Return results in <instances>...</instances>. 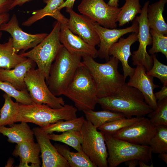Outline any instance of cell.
Masks as SVG:
<instances>
[{
	"label": "cell",
	"mask_w": 167,
	"mask_h": 167,
	"mask_svg": "<svg viewBox=\"0 0 167 167\" xmlns=\"http://www.w3.org/2000/svg\"><path fill=\"white\" fill-rule=\"evenodd\" d=\"M65 0H44L46 4L43 8L34 11L32 15L22 23V25L29 27L37 21L47 16L54 18L61 24H67L68 19L65 17L58 10Z\"/></svg>",
	"instance_id": "22"
},
{
	"label": "cell",
	"mask_w": 167,
	"mask_h": 167,
	"mask_svg": "<svg viewBox=\"0 0 167 167\" xmlns=\"http://www.w3.org/2000/svg\"><path fill=\"white\" fill-rule=\"evenodd\" d=\"M148 145L152 153L160 154L167 152V126H156L155 134L151 139Z\"/></svg>",
	"instance_id": "33"
},
{
	"label": "cell",
	"mask_w": 167,
	"mask_h": 167,
	"mask_svg": "<svg viewBox=\"0 0 167 167\" xmlns=\"http://www.w3.org/2000/svg\"><path fill=\"white\" fill-rule=\"evenodd\" d=\"M54 146L66 160L70 167H96L83 151L72 152L67 146L57 143Z\"/></svg>",
	"instance_id": "26"
},
{
	"label": "cell",
	"mask_w": 167,
	"mask_h": 167,
	"mask_svg": "<svg viewBox=\"0 0 167 167\" xmlns=\"http://www.w3.org/2000/svg\"><path fill=\"white\" fill-rule=\"evenodd\" d=\"M13 0H0V15L8 13Z\"/></svg>",
	"instance_id": "38"
},
{
	"label": "cell",
	"mask_w": 167,
	"mask_h": 167,
	"mask_svg": "<svg viewBox=\"0 0 167 167\" xmlns=\"http://www.w3.org/2000/svg\"><path fill=\"white\" fill-rule=\"evenodd\" d=\"M119 0H109L107 4L109 5L114 7H118Z\"/></svg>",
	"instance_id": "45"
},
{
	"label": "cell",
	"mask_w": 167,
	"mask_h": 167,
	"mask_svg": "<svg viewBox=\"0 0 167 167\" xmlns=\"http://www.w3.org/2000/svg\"><path fill=\"white\" fill-rule=\"evenodd\" d=\"M138 33L132 32L126 38H120L114 43L109 50V56L117 58L122 64L123 75L126 80L127 77L133 74L135 68L131 66L128 63L129 57L132 55L131 51V45L138 41Z\"/></svg>",
	"instance_id": "19"
},
{
	"label": "cell",
	"mask_w": 167,
	"mask_h": 167,
	"mask_svg": "<svg viewBox=\"0 0 167 167\" xmlns=\"http://www.w3.org/2000/svg\"><path fill=\"white\" fill-rule=\"evenodd\" d=\"M74 103L78 110H94L98 97L95 82L83 64L77 69L64 95Z\"/></svg>",
	"instance_id": "4"
},
{
	"label": "cell",
	"mask_w": 167,
	"mask_h": 167,
	"mask_svg": "<svg viewBox=\"0 0 167 167\" xmlns=\"http://www.w3.org/2000/svg\"><path fill=\"white\" fill-rule=\"evenodd\" d=\"M31 0H13L10 6V10L18 6H21Z\"/></svg>",
	"instance_id": "42"
},
{
	"label": "cell",
	"mask_w": 167,
	"mask_h": 167,
	"mask_svg": "<svg viewBox=\"0 0 167 167\" xmlns=\"http://www.w3.org/2000/svg\"><path fill=\"white\" fill-rule=\"evenodd\" d=\"M149 5V1L146 2L142 8L140 15L135 18L139 24L137 36L139 45L138 49L133 52L132 54L133 64L135 66L142 65L145 68L147 71L150 70L153 65L152 55H149L146 49L147 46L152 43L147 17Z\"/></svg>",
	"instance_id": "11"
},
{
	"label": "cell",
	"mask_w": 167,
	"mask_h": 167,
	"mask_svg": "<svg viewBox=\"0 0 167 167\" xmlns=\"http://www.w3.org/2000/svg\"><path fill=\"white\" fill-rule=\"evenodd\" d=\"M139 160L136 159H132L125 162V165L129 167H135L139 165Z\"/></svg>",
	"instance_id": "43"
},
{
	"label": "cell",
	"mask_w": 167,
	"mask_h": 167,
	"mask_svg": "<svg viewBox=\"0 0 167 167\" xmlns=\"http://www.w3.org/2000/svg\"><path fill=\"white\" fill-rule=\"evenodd\" d=\"M75 1V0H65L63 3L59 7L58 10L60 11L64 7L72 9Z\"/></svg>",
	"instance_id": "41"
},
{
	"label": "cell",
	"mask_w": 167,
	"mask_h": 167,
	"mask_svg": "<svg viewBox=\"0 0 167 167\" xmlns=\"http://www.w3.org/2000/svg\"><path fill=\"white\" fill-rule=\"evenodd\" d=\"M125 2L121 8L117 19L120 27L122 26L133 21L138 14H140L142 8L139 0H125Z\"/></svg>",
	"instance_id": "30"
},
{
	"label": "cell",
	"mask_w": 167,
	"mask_h": 167,
	"mask_svg": "<svg viewBox=\"0 0 167 167\" xmlns=\"http://www.w3.org/2000/svg\"><path fill=\"white\" fill-rule=\"evenodd\" d=\"M60 120L41 127L46 133L50 134L54 132H64L71 130L80 131L85 120L83 116L69 120Z\"/></svg>",
	"instance_id": "29"
},
{
	"label": "cell",
	"mask_w": 167,
	"mask_h": 167,
	"mask_svg": "<svg viewBox=\"0 0 167 167\" xmlns=\"http://www.w3.org/2000/svg\"><path fill=\"white\" fill-rule=\"evenodd\" d=\"M152 39V46L148 51L151 55L158 52L162 54L167 58V36L154 30L150 29Z\"/></svg>",
	"instance_id": "36"
},
{
	"label": "cell",
	"mask_w": 167,
	"mask_h": 167,
	"mask_svg": "<svg viewBox=\"0 0 167 167\" xmlns=\"http://www.w3.org/2000/svg\"><path fill=\"white\" fill-rule=\"evenodd\" d=\"M104 137L108 153V166L116 167L132 159L147 163L152 161V152L149 145L133 143L112 135H104Z\"/></svg>",
	"instance_id": "6"
},
{
	"label": "cell",
	"mask_w": 167,
	"mask_h": 167,
	"mask_svg": "<svg viewBox=\"0 0 167 167\" xmlns=\"http://www.w3.org/2000/svg\"><path fill=\"white\" fill-rule=\"evenodd\" d=\"M40 153L39 145L34 139L16 144L12 155L19 157V167H39L41 165Z\"/></svg>",
	"instance_id": "20"
},
{
	"label": "cell",
	"mask_w": 167,
	"mask_h": 167,
	"mask_svg": "<svg viewBox=\"0 0 167 167\" xmlns=\"http://www.w3.org/2000/svg\"><path fill=\"white\" fill-rule=\"evenodd\" d=\"M32 130L40 148L42 167H70L66 160L51 143L49 134L41 127H35Z\"/></svg>",
	"instance_id": "15"
},
{
	"label": "cell",
	"mask_w": 167,
	"mask_h": 167,
	"mask_svg": "<svg viewBox=\"0 0 167 167\" xmlns=\"http://www.w3.org/2000/svg\"><path fill=\"white\" fill-rule=\"evenodd\" d=\"M66 11L70 15L67 24L69 30L88 44L94 47L99 45L100 39L94 27V22L72 8H66Z\"/></svg>",
	"instance_id": "16"
},
{
	"label": "cell",
	"mask_w": 167,
	"mask_h": 167,
	"mask_svg": "<svg viewBox=\"0 0 167 167\" xmlns=\"http://www.w3.org/2000/svg\"><path fill=\"white\" fill-rule=\"evenodd\" d=\"M82 63L89 71L95 84L98 98L110 96L123 84L126 79L118 71L119 61L111 56L104 63H98L91 56L82 58Z\"/></svg>",
	"instance_id": "2"
},
{
	"label": "cell",
	"mask_w": 167,
	"mask_h": 167,
	"mask_svg": "<svg viewBox=\"0 0 167 167\" xmlns=\"http://www.w3.org/2000/svg\"><path fill=\"white\" fill-rule=\"evenodd\" d=\"M95 29L99 39V48L98 56L101 59L108 61L109 59V50L111 46L118 41L124 35L130 32L138 33L139 24L135 19L130 27L123 29L109 28L103 27L98 23L94 22Z\"/></svg>",
	"instance_id": "14"
},
{
	"label": "cell",
	"mask_w": 167,
	"mask_h": 167,
	"mask_svg": "<svg viewBox=\"0 0 167 167\" xmlns=\"http://www.w3.org/2000/svg\"><path fill=\"white\" fill-rule=\"evenodd\" d=\"M10 19V14L8 13L0 15V27L2 24L7 22ZM2 32L0 31V39L2 36Z\"/></svg>",
	"instance_id": "40"
},
{
	"label": "cell",
	"mask_w": 167,
	"mask_h": 167,
	"mask_svg": "<svg viewBox=\"0 0 167 167\" xmlns=\"http://www.w3.org/2000/svg\"><path fill=\"white\" fill-rule=\"evenodd\" d=\"M86 120L97 129L104 124L118 119L126 118L123 114L108 110L96 111L88 110L83 111Z\"/></svg>",
	"instance_id": "28"
},
{
	"label": "cell",
	"mask_w": 167,
	"mask_h": 167,
	"mask_svg": "<svg viewBox=\"0 0 167 167\" xmlns=\"http://www.w3.org/2000/svg\"><path fill=\"white\" fill-rule=\"evenodd\" d=\"M145 68L141 65H136L133 75L127 84L138 90L143 95L145 102L153 110L157 107L154 90L159 87L153 82V77L147 75Z\"/></svg>",
	"instance_id": "17"
},
{
	"label": "cell",
	"mask_w": 167,
	"mask_h": 167,
	"mask_svg": "<svg viewBox=\"0 0 167 167\" xmlns=\"http://www.w3.org/2000/svg\"><path fill=\"white\" fill-rule=\"evenodd\" d=\"M157 107L148 115L151 122L155 126H167V97L157 102Z\"/></svg>",
	"instance_id": "35"
},
{
	"label": "cell",
	"mask_w": 167,
	"mask_h": 167,
	"mask_svg": "<svg viewBox=\"0 0 167 167\" xmlns=\"http://www.w3.org/2000/svg\"><path fill=\"white\" fill-rule=\"evenodd\" d=\"M60 26V22H56L50 33L40 43L30 51L20 54L36 63L37 68L44 75L46 82L53 62L63 46L59 38Z\"/></svg>",
	"instance_id": "7"
},
{
	"label": "cell",
	"mask_w": 167,
	"mask_h": 167,
	"mask_svg": "<svg viewBox=\"0 0 167 167\" xmlns=\"http://www.w3.org/2000/svg\"><path fill=\"white\" fill-rule=\"evenodd\" d=\"M10 127H0V133L8 137V142L17 144L34 139L33 132L27 122H22L19 124H13Z\"/></svg>",
	"instance_id": "24"
},
{
	"label": "cell",
	"mask_w": 167,
	"mask_h": 167,
	"mask_svg": "<svg viewBox=\"0 0 167 167\" xmlns=\"http://www.w3.org/2000/svg\"><path fill=\"white\" fill-rule=\"evenodd\" d=\"M78 10L82 15L101 26L109 28L117 27L121 8L111 6L104 0H82Z\"/></svg>",
	"instance_id": "10"
},
{
	"label": "cell",
	"mask_w": 167,
	"mask_h": 167,
	"mask_svg": "<svg viewBox=\"0 0 167 167\" xmlns=\"http://www.w3.org/2000/svg\"><path fill=\"white\" fill-rule=\"evenodd\" d=\"M81 58L71 53L63 46L61 48L51 66L46 81L54 96L64 95L77 69L83 64Z\"/></svg>",
	"instance_id": "3"
},
{
	"label": "cell",
	"mask_w": 167,
	"mask_h": 167,
	"mask_svg": "<svg viewBox=\"0 0 167 167\" xmlns=\"http://www.w3.org/2000/svg\"><path fill=\"white\" fill-rule=\"evenodd\" d=\"M0 89L11 97L16 102L23 105H31L34 103L31 99L27 90L19 91L16 89L10 83L0 80Z\"/></svg>",
	"instance_id": "34"
},
{
	"label": "cell",
	"mask_w": 167,
	"mask_h": 167,
	"mask_svg": "<svg viewBox=\"0 0 167 167\" xmlns=\"http://www.w3.org/2000/svg\"><path fill=\"white\" fill-rule=\"evenodd\" d=\"M167 0H159L149 5L147 10V19L150 29L164 35L167 34V24L163 15Z\"/></svg>",
	"instance_id": "23"
},
{
	"label": "cell",
	"mask_w": 167,
	"mask_h": 167,
	"mask_svg": "<svg viewBox=\"0 0 167 167\" xmlns=\"http://www.w3.org/2000/svg\"><path fill=\"white\" fill-rule=\"evenodd\" d=\"M152 55V66L150 70L146 71L147 74L158 79L163 85H167V66L161 62L155 54Z\"/></svg>",
	"instance_id": "37"
},
{
	"label": "cell",
	"mask_w": 167,
	"mask_h": 167,
	"mask_svg": "<svg viewBox=\"0 0 167 167\" xmlns=\"http://www.w3.org/2000/svg\"><path fill=\"white\" fill-rule=\"evenodd\" d=\"M158 157L166 164H167V152H164L159 154Z\"/></svg>",
	"instance_id": "44"
},
{
	"label": "cell",
	"mask_w": 167,
	"mask_h": 167,
	"mask_svg": "<svg viewBox=\"0 0 167 167\" xmlns=\"http://www.w3.org/2000/svg\"><path fill=\"white\" fill-rule=\"evenodd\" d=\"M35 63L27 58L15 68L10 69L0 68V80L10 83L19 91L27 90L24 78L27 72L35 67Z\"/></svg>",
	"instance_id": "21"
},
{
	"label": "cell",
	"mask_w": 167,
	"mask_h": 167,
	"mask_svg": "<svg viewBox=\"0 0 167 167\" xmlns=\"http://www.w3.org/2000/svg\"><path fill=\"white\" fill-rule=\"evenodd\" d=\"M97 103L104 110L121 113L127 118L142 117L153 110L142 93L126 83L112 95L98 98Z\"/></svg>",
	"instance_id": "1"
},
{
	"label": "cell",
	"mask_w": 167,
	"mask_h": 167,
	"mask_svg": "<svg viewBox=\"0 0 167 167\" xmlns=\"http://www.w3.org/2000/svg\"><path fill=\"white\" fill-rule=\"evenodd\" d=\"M17 122H31L43 127L60 120H69L77 118V109L73 105L65 104L59 109H54L46 105L19 103Z\"/></svg>",
	"instance_id": "5"
},
{
	"label": "cell",
	"mask_w": 167,
	"mask_h": 167,
	"mask_svg": "<svg viewBox=\"0 0 167 167\" xmlns=\"http://www.w3.org/2000/svg\"><path fill=\"white\" fill-rule=\"evenodd\" d=\"M157 102L160 101L167 97V85H163L159 92L154 93Z\"/></svg>",
	"instance_id": "39"
},
{
	"label": "cell",
	"mask_w": 167,
	"mask_h": 167,
	"mask_svg": "<svg viewBox=\"0 0 167 167\" xmlns=\"http://www.w3.org/2000/svg\"><path fill=\"white\" fill-rule=\"evenodd\" d=\"M59 38L63 46L72 54L82 58L90 56L94 58L98 57V50L95 47L73 33L66 24L60 23Z\"/></svg>",
	"instance_id": "18"
},
{
	"label": "cell",
	"mask_w": 167,
	"mask_h": 167,
	"mask_svg": "<svg viewBox=\"0 0 167 167\" xmlns=\"http://www.w3.org/2000/svg\"><path fill=\"white\" fill-rule=\"evenodd\" d=\"M80 131L83 152L96 167H108V153L104 134L86 120Z\"/></svg>",
	"instance_id": "8"
},
{
	"label": "cell",
	"mask_w": 167,
	"mask_h": 167,
	"mask_svg": "<svg viewBox=\"0 0 167 167\" xmlns=\"http://www.w3.org/2000/svg\"><path fill=\"white\" fill-rule=\"evenodd\" d=\"M143 117L125 118L117 119L107 123L97 129L104 135H113L119 131L139 121Z\"/></svg>",
	"instance_id": "32"
},
{
	"label": "cell",
	"mask_w": 167,
	"mask_h": 167,
	"mask_svg": "<svg viewBox=\"0 0 167 167\" xmlns=\"http://www.w3.org/2000/svg\"><path fill=\"white\" fill-rule=\"evenodd\" d=\"M4 104L0 110V127L11 126L16 121L19 112V103L14 102L11 97L4 93Z\"/></svg>",
	"instance_id": "27"
},
{
	"label": "cell",
	"mask_w": 167,
	"mask_h": 167,
	"mask_svg": "<svg viewBox=\"0 0 167 167\" xmlns=\"http://www.w3.org/2000/svg\"><path fill=\"white\" fill-rule=\"evenodd\" d=\"M156 131V127L149 119L143 117L139 121L119 131L112 136L133 143L148 145Z\"/></svg>",
	"instance_id": "13"
},
{
	"label": "cell",
	"mask_w": 167,
	"mask_h": 167,
	"mask_svg": "<svg viewBox=\"0 0 167 167\" xmlns=\"http://www.w3.org/2000/svg\"><path fill=\"white\" fill-rule=\"evenodd\" d=\"M148 163H146L143 161H139V165L140 167H153L154 166L152 162L151 165H149L147 164Z\"/></svg>",
	"instance_id": "46"
},
{
	"label": "cell",
	"mask_w": 167,
	"mask_h": 167,
	"mask_svg": "<svg viewBox=\"0 0 167 167\" xmlns=\"http://www.w3.org/2000/svg\"><path fill=\"white\" fill-rule=\"evenodd\" d=\"M27 58L14 52L11 37L9 38L7 42L3 44L0 43V68L13 69Z\"/></svg>",
	"instance_id": "25"
},
{
	"label": "cell",
	"mask_w": 167,
	"mask_h": 167,
	"mask_svg": "<svg viewBox=\"0 0 167 167\" xmlns=\"http://www.w3.org/2000/svg\"><path fill=\"white\" fill-rule=\"evenodd\" d=\"M51 140L65 143L75 149L77 152H83L81 144L82 136L80 131L71 130L63 132L60 135L49 134Z\"/></svg>",
	"instance_id": "31"
},
{
	"label": "cell",
	"mask_w": 167,
	"mask_h": 167,
	"mask_svg": "<svg viewBox=\"0 0 167 167\" xmlns=\"http://www.w3.org/2000/svg\"><path fill=\"white\" fill-rule=\"evenodd\" d=\"M0 31L7 32L11 35L14 51L16 54L21 50L23 52L34 48L48 35L44 33L33 34L25 32L20 27L15 14L7 22L1 25Z\"/></svg>",
	"instance_id": "12"
},
{
	"label": "cell",
	"mask_w": 167,
	"mask_h": 167,
	"mask_svg": "<svg viewBox=\"0 0 167 167\" xmlns=\"http://www.w3.org/2000/svg\"><path fill=\"white\" fill-rule=\"evenodd\" d=\"M45 80L38 68H32L27 72L24 81L31 99L36 104H45L54 109L61 108L65 104V101L62 97L52 94Z\"/></svg>",
	"instance_id": "9"
}]
</instances>
